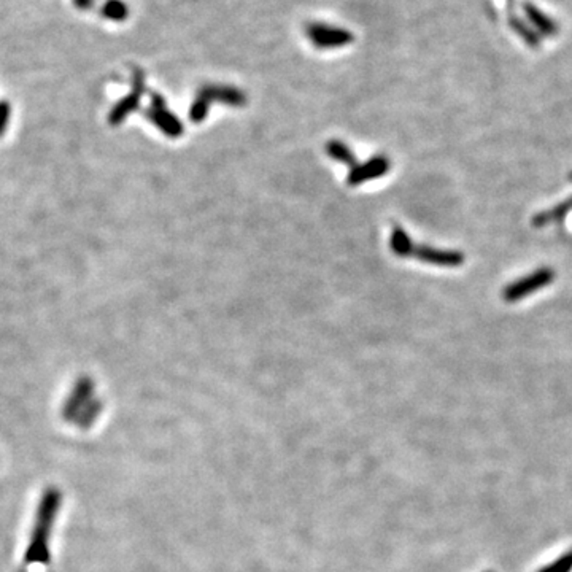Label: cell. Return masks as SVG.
I'll return each instance as SVG.
<instances>
[{"mask_svg": "<svg viewBox=\"0 0 572 572\" xmlns=\"http://www.w3.org/2000/svg\"><path fill=\"white\" fill-rule=\"evenodd\" d=\"M62 502L61 491L55 486L46 488L37 507L35 524L30 533L28 550L24 553V564H46L50 563V538L56 515Z\"/></svg>", "mask_w": 572, "mask_h": 572, "instance_id": "6da1fadb", "label": "cell"}, {"mask_svg": "<svg viewBox=\"0 0 572 572\" xmlns=\"http://www.w3.org/2000/svg\"><path fill=\"white\" fill-rule=\"evenodd\" d=\"M555 270L552 267H540V269L531 272V274L518 278L511 285H507L502 291V297L506 302H517L524 299L533 293H536L542 288L549 286L555 280Z\"/></svg>", "mask_w": 572, "mask_h": 572, "instance_id": "7a4b0ae2", "label": "cell"}, {"mask_svg": "<svg viewBox=\"0 0 572 572\" xmlns=\"http://www.w3.org/2000/svg\"><path fill=\"white\" fill-rule=\"evenodd\" d=\"M145 117L153 123L161 132L169 135L172 139L180 137L183 134V124L180 119L174 117L166 107V101L162 99L161 94L153 92L151 94V105L148 110H145Z\"/></svg>", "mask_w": 572, "mask_h": 572, "instance_id": "3957f363", "label": "cell"}, {"mask_svg": "<svg viewBox=\"0 0 572 572\" xmlns=\"http://www.w3.org/2000/svg\"><path fill=\"white\" fill-rule=\"evenodd\" d=\"M307 35L312 43L319 50L328 48H339V46L350 45L355 40L353 34L347 29L333 28L328 24L313 23L307 28Z\"/></svg>", "mask_w": 572, "mask_h": 572, "instance_id": "277c9868", "label": "cell"}, {"mask_svg": "<svg viewBox=\"0 0 572 572\" xmlns=\"http://www.w3.org/2000/svg\"><path fill=\"white\" fill-rule=\"evenodd\" d=\"M94 395V382L89 377L83 375L75 382L67 401L62 406V418L66 422H75L78 413L88 406Z\"/></svg>", "mask_w": 572, "mask_h": 572, "instance_id": "5b68a950", "label": "cell"}, {"mask_svg": "<svg viewBox=\"0 0 572 572\" xmlns=\"http://www.w3.org/2000/svg\"><path fill=\"white\" fill-rule=\"evenodd\" d=\"M145 92V78H144V73L141 70H135L134 72V88H132V92L128 94V96H124L121 101H119L115 107L110 110L108 113V123L112 126H118L121 124L126 118L129 117L130 113L135 112V110L139 108L140 101H141V96H144Z\"/></svg>", "mask_w": 572, "mask_h": 572, "instance_id": "8992f818", "label": "cell"}, {"mask_svg": "<svg viewBox=\"0 0 572 572\" xmlns=\"http://www.w3.org/2000/svg\"><path fill=\"white\" fill-rule=\"evenodd\" d=\"M412 256L418 261L426 262V264H434L440 267H458L463 264L466 259L461 251L433 248V246L428 245H415V250H413Z\"/></svg>", "mask_w": 572, "mask_h": 572, "instance_id": "52a82bcc", "label": "cell"}, {"mask_svg": "<svg viewBox=\"0 0 572 572\" xmlns=\"http://www.w3.org/2000/svg\"><path fill=\"white\" fill-rule=\"evenodd\" d=\"M388 170H390V159L386 156H374L364 164H358L350 169L347 181L350 186H358L364 181L383 177Z\"/></svg>", "mask_w": 572, "mask_h": 572, "instance_id": "ba28073f", "label": "cell"}, {"mask_svg": "<svg viewBox=\"0 0 572 572\" xmlns=\"http://www.w3.org/2000/svg\"><path fill=\"white\" fill-rule=\"evenodd\" d=\"M197 96L206 99L208 103L212 102H221L230 107H242L246 102V96L239 91L237 88L233 86H221V85H207L199 89Z\"/></svg>", "mask_w": 572, "mask_h": 572, "instance_id": "9c48e42d", "label": "cell"}, {"mask_svg": "<svg viewBox=\"0 0 572 572\" xmlns=\"http://www.w3.org/2000/svg\"><path fill=\"white\" fill-rule=\"evenodd\" d=\"M571 210H572V197H569L568 201L558 204V206H555L553 208L538 213L536 217L533 218L531 224L534 226V228H544V226L552 224V223H563L566 215H568Z\"/></svg>", "mask_w": 572, "mask_h": 572, "instance_id": "30bf717a", "label": "cell"}, {"mask_svg": "<svg viewBox=\"0 0 572 572\" xmlns=\"http://www.w3.org/2000/svg\"><path fill=\"white\" fill-rule=\"evenodd\" d=\"M390 246L393 253L399 256V258H411L413 255V250H415V245H413L411 235H408L401 226H395V228H393Z\"/></svg>", "mask_w": 572, "mask_h": 572, "instance_id": "8fae6325", "label": "cell"}, {"mask_svg": "<svg viewBox=\"0 0 572 572\" xmlns=\"http://www.w3.org/2000/svg\"><path fill=\"white\" fill-rule=\"evenodd\" d=\"M523 8H524V12H526L529 21L534 24V28L540 30V32L545 35H555L556 32H558V28H556V24L553 23V21L550 19L547 14H544L542 12H540L539 8L534 7V5L524 3Z\"/></svg>", "mask_w": 572, "mask_h": 572, "instance_id": "7c38bea8", "label": "cell"}, {"mask_svg": "<svg viewBox=\"0 0 572 572\" xmlns=\"http://www.w3.org/2000/svg\"><path fill=\"white\" fill-rule=\"evenodd\" d=\"M326 153L328 156L333 157V159L342 162V164L348 166L350 169H353L355 166H358V161L347 145L340 140H331L326 144Z\"/></svg>", "mask_w": 572, "mask_h": 572, "instance_id": "4fadbf2b", "label": "cell"}, {"mask_svg": "<svg viewBox=\"0 0 572 572\" xmlns=\"http://www.w3.org/2000/svg\"><path fill=\"white\" fill-rule=\"evenodd\" d=\"M101 411H102V402L97 401V399H91V401L88 402V406L83 408L80 413H78L75 423L80 428L86 429L94 423V420L97 418V415L101 413Z\"/></svg>", "mask_w": 572, "mask_h": 572, "instance_id": "5bb4252c", "label": "cell"}, {"mask_svg": "<svg viewBox=\"0 0 572 572\" xmlns=\"http://www.w3.org/2000/svg\"><path fill=\"white\" fill-rule=\"evenodd\" d=\"M102 14L112 21H124L129 17V8L123 0H107L102 5Z\"/></svg>", "mask_w": 572, "mask_h": 572, "instance_id": "9a60e30c", "label": "cell"}, {"mask_svg": "<svg viewBox=\"0 0 572 572\" xmlns=\"http://www.w3.org/2000/svg\"><path fill=\"white\" fill-rule=\"evenodd\" d=\"M511 24H512V29L515 30V32L520 35L529 46H538L539 45V39H538V35L534 34V30L529 29L528 26H524L520 19L512 18Z\"/></svg>", "mask_w": 572, "mask_h": 572, "instance_id": "2e32d148", "label": "cell"}, {"mask_svg": "<svg viewBox=\"0 0 572 572\" xmlns=\"http://www.w3.org/2000/svg\"><path fill=\"white\" fill-rule=\"evenodd\" d=\"M208 108H210V103L206 101V99L197 96L196 101L193 102L191 108H190V119H191V121L193 123H202L204 119L207 118Z\"/></svg>", "mask_w": 572, "mask_h": 572, "instance_id": "e0dca14e", "label": "cell"}, {"mask_svg": "<svg viewBox=\"0 0 572 572\" xmlns=\"http://www.w3.org/2000/svg\"><path fill=\"white\" fill-rule=\"evenodd\" d=\"M571 569H572V550L568 553H564L561 558L553 561L552 564L545 566V568H542L539 572H571Z\"/></svg>", "mask_w": 572, "mask_h": 572, "instance_id": "ac0fdd59", "label": "cell"}, {"mask_svg": "<svg viewBox=\"0 0 572 572\" xmlns=\"http://www.w3.org/2000/svg\"><path fill=\"white\" fill-rule=\"evenodd\" d=\"M10 117H12V105L8 101H0V137L7 132Z\"/></svg>", "mask_w": 572, "mask_h": 572, "instance_id": "d6986e66", "label": "cell"}, {"mask_svg": "<svg viewBox=\"0 0 572 572\" xmlns=\"http://www.w3.org/2000/svg\"><path fill=\"white\" fill-rule=\"evenodd\" d=\"M73 5L80 10H89V8H92L94 0H73Z\"/></svg>", "mask_w": 572, "mask_h": 572, "instance_id": "ffe728a7", "label": "cell"}, {"mask_svg": "<svg viewBox=\"0 0 572 572\" xmlns=\"http://www.w3.org/2000/svg\"><path fill=\"white\" fill-rule=\"evenodd\" d=\"M569 180L572 181V172H571V174H569Z\"/></svg>", "mask_w": 572, "mask_h": 572, "instance_id": "44dd1931", "label": "cell"}]
</instances>
